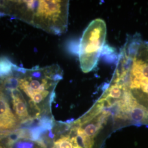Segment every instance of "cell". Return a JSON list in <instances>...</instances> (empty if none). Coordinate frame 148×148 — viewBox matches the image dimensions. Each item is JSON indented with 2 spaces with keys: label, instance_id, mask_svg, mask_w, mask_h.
Here are the masks:
<instances>
[{
  "label": "cell",
  "instance_id": "1",
  "mask_svg": "<svg viewBox=\"0 0 148 148\" xmlns=\"http://www.w3.org/2000/svg\"><path fill=\"white\" fill-rule=\"evenodd\" d=\"M108 84L111 99L126 120L148 125V41L140 34L127 36Z\"/></svg>",
  "mask_w": 148,
  "mask_h": 148
},
{
  "label": "cell",
  "instance_id": "2",
  "mask_svg": "<svg viewBox=\"0 0 148 148\" xmlns=\"http://www.w3.org/2000/svg\"><path fill=\"white\" fill-rule=\"evenodd\" d=\"M1 7L2 14L16 17L48 33L60 35L67 31L69 1H7Z\"/></svg>",
  "mask_w": 148,
  "mask_h": 148
},
{
  "label": "cell",
  "instance_id": "3",
  "mask_svg": "<svg viewBox=\"0 0 148 148\" xmlns=\"http://www.w3.org/2000/svg\"><path fill=\"white\" fill-rule=\"evenodd\" d=\"M63 73L58 64L44 67L38 66L24 69L17 66L12 74L7 76L11 83L21 92L24 99H28L27 106L34 112L35 117H40L50 106L59 82Z\"/></svg>",
  "mask_w": 148,
  "mask_h": 148
},
{
  "label": "cell",
  "instance_id": "4",
  "mask_svg": "<svg viewBox=\"0 0 148 148\" xmlns=\"http://www.w3.org/2000/svg\"><path fill=\"white\" fill-rule=\"evenodd\" d=\"M106 25L101 19L91 21L86 28L80 40L79 62L82 71L87 73L96 68L104 47Z\"/></svg>",
  "mask_w": 148,
  "mask_h": 148
},
{
  "label": "cell",
  "instance_id": "5",
  "mask_svg": "<svg viewBox=\"0 0 148 148\" xmlns=\"http://www.w3.org/2000/svg\"><path fill=\"white\" fill-rule=\"evenodd\" d=\"M21 123L11 108L8 95L0 85V131L16 130Z\"/></svg>",
  "mask_w": 148,
  "mask_h": 148
},
{
  "label": "cell",
  "instance_id": "6",
  "mask_svg": "<svg viewBox=\"0 0 148 148\" xmlns=\"http://www.w3.org/2000/svg\"><path fill=\"white\" fill-rule=\"evenodd\" d=\"M53 148H83L80 145L78 138L63 136L54 142Z\"/></svg>",
  "mask_w": 148,
  "mask_h": 148
},
{
  "label": "cell",
  "instance_id": "7",
  "mask_svg": "<svg viewBox=\"0 0 148 148\" xmlns=\"http://www.w3.org/2000/svg\"><path fill=\"white\" fill-rule=\"evenodd\" d=\"M16 66L11 60L5 56H0V79L5 77L13 73Z\"/></svg>",
  "mask_w": 148,
  "mask_h": 148
},
{
  "label": "cell",
  "instance_id": "8",
  "mask_svg": "<svg viewBox=\"0 0 148 148\" xmlns=\"http://www.w3.org/2000/svg\"><path fill=\"white\" fill-rule=\"evenodd\" d=\"M34 143L31 142H18L16 143L15 148H33Z\"/></svg>",
  "mask_w": 148,
  "mask_h": 148
},
{
  "label": "cell",
  "instance_id": "9",
  "mask_svg": "<svg viewBox=\"0 0 148 148\" xmlns=\"http://www.w3.org/2000/svg\"><path fill=\"white\" fill-rule=\"evenodd\" d=\"M9 134H11L10 132H3V131H0V136H3V137L6 136L8 135Z\"/></svg>",
  "mask_w": 148,
  "mask_h": 148
},
{
  "label": "cell",
  "instance_id": "10",
  "mask_svg": "<svg viewBox=\"0 0 148 148\" xmlns=\"http://www.w3.org/2000/svg\"><path fill=\"white\" fill-rule=\"evenodd\" d=\"M0 148H5V147H3V145H1L0 144Z\"/></svg>",
  "mask_w": 148,
  "mask_h": 148
},
{
  "label": "cell",
  "instance_id": "11",
  "mask_svg": "<svg viewBox=\"0 0 148 148\" xmlns=\"http://www.w3.org/2000/svg\"><path fill=\"white\" fill-rule=\"evenodd\" d=\"M0 5H1V3H0Z\"/></svg>",
  "mask_w": 148,
  "mask_h": 148
}]
</instances>
